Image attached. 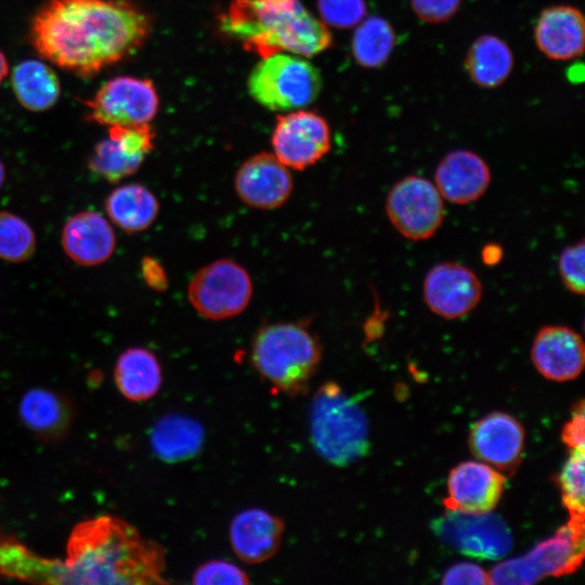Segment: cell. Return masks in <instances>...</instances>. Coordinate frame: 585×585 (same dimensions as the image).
I'll return each mask as SVG.
<instances>
[{
	"mask_svg": "<svg viewBox=\"0 0 585 585\" xmlns=\"http://www.w3.org/2000/svg\"><path fill=\"white\" fill-rule=\"evenodd\" d=\"M151 30L150 15L130 0H49L29 39L44 60L88 78L133 55Z\"/></svg>",
	"mask_w": 585,
	"mask_h": 585,
	"instance_id": "obj_1",
	"label": "cell"
},
{
	"mask_svg": "<svg viewBox=\"0 0 585 585\" xmlns=\"http://www.w3.org/2000/svg\"><path fill=\"white\" fill-rule=\"evenodd\" d=\"M166 557L127 521L99 516L77 523L67 540L63 584H164Z\"/></svg>",
	"mask_w": 585,
	"mask_h": 585,
	"instance_id": "obj_2",
	"label": "cell"
},
{
	"mask_svg": "<svg viewBox=\"0 0 585 585\" xmlns=\"http://www.w3.org/2000/svg\"><path fill=\"white\" fill-rule=\"evenodd\" d=\"M221 29L261 58L280 52L310 57L333 44L328 27L300 1L289 9L273 10L253 0H232L221 15Z\"/></svg>",
	"mask_w": 585,
	"mask_h": 585,
	"instance_id": "obj_3",
	"label": "cell"
},
{
	"mask_svg": "<svg viewBox=\"0 0 585 585\" xmlns=\"http://www.w3.org/2000/svg\"><path fill=\"white\" fill-rule=\"evenodd\" d=\"M321 359L320 340L299 322L266 324L252 339L255 369L274 389L290 396L306 392Z\"/></svg>",
	"mask_w": 585,
	"mask_h": 585,
	"instance_id": "obj_4",
	"label": "cell"
},
{
	"mask_svg": "<svg viewBox=\"0 0 585 585\" xmlns=\"http://www.w3.org/2000/svg\"><path fill=\"white\" fill-rule=\"evenodd\" d=\"M310 434L316 452L337 466L356 461L368 450L365 413L333 381L324 384L312 400Z\"/></svg>",
	"mask_w": 585,
	"mask_h": 585,
	"instance_id": "obj_5",
	"label": "cell"
},
{
	"mask_svg": "<svg viewBox=\"0 0 585 585\" xmlns=\"http://www.w3.org/2000/svg\"><path fill=\"white\" fill-rule=\"evenodd\" d=\"M247 87L263 107L287 112L314 102L322 89V77L308 60L280 52L261 58L251 70Z\"/></svg>",
	"mask_w": 585,
	"mask_h": 585,
	"instance_id": "obj_6",
	"label": "cell"
},
{
	"mask_svg": "<svg viewBox=\"0 0 585 585\" xmlns=\"http://www.w3.org/2000/svg\"><path fill=\"white\" fill-rule=\"evenodd\" d=\"M584 558V519L571 518L554 536L538 543L526 555L505 560L489 573L490 584L530 585L545 576L576 571Z\"/></svg>",
	"mask_w": 585,
	"mask_h": 585,
	"instance_id": "obj_7",
	"label": "cell"
},
{
	"mask_svg": "<svg viewBox=\"0 0 585 585\" xmlns=\"http://www.w3.org/2000/svg\"><path fill=\"white\" fill-rule=\"evenodd\" d=\"M252 280L238 262L222 258L196 271L187 285V300L203 317L223 321L240 314L252 297Z\"/></svg>",
	"mask_w": 585,
	"mask_h": 585,
	"instance_id": "obj_8",
	"label": "cell"
},
{
	"mask_svg": "<svg viewBox=\"0 0 585 585\" xmlns=\"http://www.w3.org/2000/svg\"><path fill=\"white\" fill-rule=\"evenodd\" d=\"M386 213L402 236L411 240H425L432 237L443 223V198L428 179L408 176L399 180L388 192Z\"/></svg>",
	"mask_w": 585,
	"mask_h": 585,
	"instance_id": "obj_9",
	"label": "cell"
},
{
	"mask_svg": "<svg viewBox=\"0 0 585 585\" xmlns=\"http://www.w3.org/2000/svg\"><path fill=\"white\" fill-rule=\"evenodd\" d=\"M84 105L87 118L101 126L142 125L156 116L159 96L151 79L118 76L103 83Z\"/></svg>",
	"mask_w": 585,
	"mask_h": 585,
	"instance_id": "obj_10",
	"label": "cell"
},
{
	"mask_svg": "<svg viewBox=\"0 0 585 585\" xmlns=\"http://www.w3.org/2000/svg\"><path fill=\"white\" fill-rule=\"evenodd\" d=\"M431 528L441 542L474 558L500 559L512 546L508 525L491 511L463 514L447 510L432 521Z\"/></svg>",
	"mask_w": 585,
	"mask_h": 585,
	"instance_id": "obj_11",
	"label": "cell"
},
{
	"mask_svg": "<svg viewBox=\"0 0 585 585\" xmlns=\"http://www.w3.org/2000/svg\"><path fill=\"white\" fill-rule=\"evenodd\" d=\"M271 144L281 162L289 169L303 170L329 152L330 128L317 113L294 110L277 117Z\"/></svg>",
	"mask_w": 585,
	"mask_h": 585,
	"instance_id": "obj_12",
	"label": "cell"
},
{
	"mask_svg": "<svg viewBox=\"0 0 585 585\" xmlns=\"http://www.w3.org/2000/svg\"><path fill=\"white\" fill-rule=\"evenodd\" d=\"M155 132L150 123L108 127L88 159L89 169L110 183L135 173L154 148Z\"/></svg>",
	"mask_w": 585,
	"mask_h": 585,
	"instance_id": "obj_13",
	"label": "cell"
},
{
	"mask_svg": "<svg viewBox=\"0 0 585 585\" xmlns=\"http://www.w3.org/2000/svg\"><path fill=\"white\" fill-rule=\"evenodd\" d=\"M424 300L438 316L456 320L469 314L482 298V284L468 266L457 262L433 265L422 283Z\"/></svg>",
	"mask_w": 585,
	"mask_h": 585,
	"instance_id": "obj_14",
	"label": "cell"
},
{
	"mask_svg": "<svg viewBox=\"0 0 585 585\" xmlns=\"http://www.w3.org/2000/svg\"><path fill=\"white\" fill-rule=\"evenodd\" d=\"M234 188L245 205L270 210L287 202L294 181L289 168L273 153L261 152L239 166L234 176Z\"/></svg>",
	"mask_w": 585,
	"mask_h": 585,
	"instance_id": "obj_15",
	"label": "cell"
},
{
	"mask_svg": "<svg viewBox=\"0 0 585 585\" xmlns=\"http://www.w3.org/2000/svg\"><path fill=\"white\" fill-rule=\"evenodd\" d=\"M505 477L483 461H464L447 477L446 510L485 514L498 504L505 489Z\"/></svg>",
	"mask_w": 585,
	"mask_h": 585,
	"instance_id": "obj_16",
	"label": "cell"
},
{
	"mask_svg": "<svg viewBox=\"0 0 585 585\" xmlns=\"http://www.w3.org/2000/svg\"><path fill=\"white\" fill-rule=\"evenodd\" d=\"M531 359L537 372L545 378L554 381L572 380L584 367V341L568 326H544L534 337Z\"/></svg>",
	"mask_w": 585,
	"mask_h": 585,
	"instance_id": "obj_17",
	"label": "cell"
},
{
	"mask_svg": "<svg viewBox=\"0 0 585 585\" xmlns=\"http://www.w3.org/2000/svg\"><path fill=\"white\" fill-rule=\"evenodd\" d=\"M469 445L481 461L499 469L515 468L524 448V430L512 416L494 412L473 424Z\"/></svg>",
	"mask_w": 585,
	"mask_h": 585,
	"instance_id": "obj_18",
	"label": "cell"
},
{
	"mask_svg": "<svg viewBox=\"0 0 585 585\" xmlns=\"http://www.w3.org/2000/svg\"><path fill=\"white\" fill-rule=\"evenodd\" d=\"M65 255L81 266L105 263L115 252L112 222L94 210H82L66 220L61 231Z\"/></svg>",
	"mask_w": 585,
	"mask_h": 585,
	"instance_id": "obj_19",
	"label": "cell"
},
{
	"mask_svg": "<svg viewBox=\"0 0 585 585\" xmlns=\"http://www.w3.org/2000/svg\"><path fill=\"white\" fill-rule=\"evenodd\" d=\"M491 183V170L477 153L455 150L447 153L434 171V185L443 199L467 205L481 198Z\"/></svg>",
	"mask_w": 585,
	"mask_h": 585,
	"instance_id": "obj_20",
	"label": "cell"
},
{
	"mask_svg": "<svg viewBox=\"0 0 585 585\" xmlns=\"http://www.w3.org/2000/svg\"><path fill=\"white\" fill-rule=\"evenodd\" d=\"M284 531L285 523L280 517L261 508H248L232 519L230 543L243 562L258 564L278 551Z\"/></svg>",
	"mask_w": 585,
	"mask_h": 585,
	"instance_id": "obj_21",
	"label": "cell"
},
{
	"mask_svg": "<svg viewBox=\"0 0 585 585\" xmlns=\"http://www.w3.org/2000/svg\"><path fill=\"white\" fill-rule=\"evenodd\" d=\"M538 50L554 61H570L582 55L585 21L580 9L559 4L544 9L534 25Z\"/></svg>",
	"mask_w": 585,
	"mask_h": 585,
	"instance_id": "obj_22",
	"label": "cell"
},
{
	"mask_svg": "<svg viewBox=\"0 0 585 585\" xmlns=\"http://www.w3.org/2000/svg\"><path fill=\"white\" fill-rule=\"evenodd\" d=\"M18 413L23 424L46 441L64 438L74 414L65 396L46 388L28 390L22 396Z\"/></svg>",
	"mask_w": 585,
	"mask_h": 585,
	"instance_id": "obj_23",
	"label": "cell"
},
{
	"mask_svg": "<svg viewBox=\"0 0 585 585\" xmlns=\"http://www.w3.org/2000/svg\"><path fill=\"white\" fill-rule=\"evenodd\" d=\"M114 380L118 391L129 401H146L155 396L161 387V366L148 349L128 348L116 360Z\"/></svg>",
	"mask_w": 585,
	"mask_h": 585,
	"instance_id": "obj_24",
	"label": "cell"
},
{
	"mask_svg": "<svg viewBox=\"0 0 585 585\" xmlns=\"http://www.w3.org/2000/svg\"><path fill=\"white\" fill-rule=\"evenodd\" d=\"M104 209L114 225L133 234L145 231L154 223L159 213V202L145 185L127 183L107 194Z\"/></svg>",
	"mask_w": 585,
	"mask_h": 585,
	"instance_id": "obj_25",
	"label": "cell"
},
{
	"mask_svg": "<svg viewBox=\"0 0 585 585\" xmlns=\"http://www.w3.org/2000/svg\"><path fill=\"white\" fill-rule=\"evenodd\" d=\"M150 441L153 452L164 461H182L200 451L204 428L188 416L168 414L154 424Z\"/></svg>",
	"mask_w": 585,
	"mask_h": 585,
	"instance_id": "obj_26",
	"label": "cell"
},
{
	"mask_svg": "<svg viewBox=\"0 0 585 585\" xmlns=\"http://www.w3.org/2000/svg\"><path fill=\"white\" fill-rule=\"evenodd\" d=\"M0 575L31 583L63 584V561L41 557L14 537L0 535Z\"/></svg>",
	"mask_w": 585,
	"mask_h": 585,
	"instance_id": "obj_27",
	"label": "cell"
},
{
	"mask_svg": "<svg viewBox=\"0 0 585 585\" xmlns=\"http://www.w3.org/2000/svg\"><path fill=\"white\" fill-rule=\"evenodd\" d=\"M514 63V54L503 39L494 35H482L470 46L464 64L476 84L492 89L507 80Z\"/></svg>",
	"mask_w": 585,
	"mask_h": 585,
	"instance_id": "obj_28",
	"label": "cell"
},
{
	"mask_svg": "<svg viewBox=\"0 0 585 585\" xmlns=\"http://www.w3.org/2000/svg\"><path fill=\"white\" fill-rule=\"evenodd\" d=\"M11 82L20 104L31 112L51 108L61 93L57 75L39 60H26L17 64L13 69Z\"/></svg>",
	"mask_w": 585,
	"mask_h": 585,
	"instance_id": "obj_29",
	"label": "cell"
},
{
	"mask_svg": "<svg viewBox=\"0 0 585 585\" xmlns=\"http://www.w3.org/2000/svg\"><path fill=\"white\" fill-rule=\"evenodd\" d=\"M392 25L380 16L364 17L352 35L351 52L356 63L366 68L385 65L395 47Z\"/></svg>",
	"mask_w": 585,
	"mask_h": 585,
	"instance_id": "obj_30",
	"label": "cell"
},
{
	"mask_svg": "<svg viewBox=\"0 0 585 585\" xmlns=\"http://www.w3.org/2000/svg\"><path fill=\"white\" fill-rule=\"evenodd\" d=\"M37 237L31 225L22 217L0 210V259L21 263L32 257Z\"/></svg>",
	"mask_w": 585,
	"mask_h": 585,
	"instance_id": "obj_31",
	"label": "cell"
},
{
	"mask_svg": "<svg viewBox=\"0 0 585 585\" xmlns=\"http://www.w3.org/2000/svg\"><path fill=\"white\" fill-rule=\"evenodd\" d=\"M584 448L571 450L558 482L561 499L571 518L584 519Z\"/></svg>",
	"mask_w": 585,
	"mask_h": 585,
	"instance_id": "obj_32",
	"label": "cell"
},
{
	"mask_svg": "<svg viewBox=\"0 0 585 585\" xmlns=\"http://www.w3.org/2000/svg\"><path fill=\"white\" fill-rule=\"evenodd\" d=\"M321 21L338 29L355 27L366 15L365 0H317Z\"/></svg>",
	"mask_w": 585,
	"mask_h": 585,
	"instance_id": "obj_33",
	"label": "cell"
},
{
	"mask_svg": "<svg viewBox=\"0 0 585 585\" xmlns=\"http://www.w3.org/2000/svg\"><path fill=\"white\" fill-rule=\"evenodd\" d=\"M585 245L580 240L566 247L558 259L559 275L567 289L575 295L585 290Z\"/></svg>",
	"mask_w": 585,
	"mask_h": 585,
	"instance_id": "obj_34",
	"label": "cell"
},
{
	"mask_svg": "<svg viewBox=\"0 0 585 585\" xmlns=\"http://www.w3.org/2000/svg\"><path fill=\"white\" fill-rule=\"evenodd\" d=\"M192 581L197 585H244L249 584L248 574L236 564L225 560H209L193 573Z\"/></svg>",
	"mask_w": 585,
	"mask_h": 585,
	"instance_id": "obj_35",
	"label": "cell"
},
{
	"mask_svg": "<svg viewBox=\"0 0 585 585\" xmlns=\"http://www.w3.org/2000/svg\"><path fill=\"white\" fill-rule=\"evenodd\" d=\"M461 0H411V8L422 22L444 23L458 11Z\"/></svg>",
	"mask_w": 585,
	"mask_h": 585,
	"instance_id": "obj_36",
	"label": "cell"
},
{
	"mask_svg": "<svg viewBox=\"0 0 585 585\" xmlns=\"http://www.w3.org/2000/svg\"><path fill=\"white\" fill-rule=\"evenodd\" d=\"M443 584H490L489 573L480 566L471 562H458L445 571L442 577Z\"/></svg>",
	"mask_w": 585,
	"mask_h": 585,
	"instance_id": "obj_37",
	"label": "cell"
},
{
	"mask_svg": "<svg viewBox=\"0 0 585 585\" xmlns=\"http://www.w3.org/2000/svg\"><path fill=\"white\" fill-rule=\"evenodd\" d=\"M584 403L576 406L571 419L563 426L561 439L571 450L584 448Z\"/></svg>",
	"mask_w": 585,
	"mask_h": 585,
	"instance_id": "obj_38",
	"label": "cell"
},
{
	"mask_svg": "<svg viewBox=\"0 0 585 585\" xmlns=\"http://www.w3.org/2000/svg\"><path fill=\"white\" fill-rule=\"evenodd\" d=\"M142 277L146 285L157 291L165 290L168 286V276L158 260L144 257L141 263Z\"/></svg>",
	"mask_w": 585,
	"mask_h": 585,
	"instance_id": "obj_39",
	"label": "cell"
},
{
	"mask_svg": "<svg viewBox=\"0 0 585 585\" xmlns=\"http://www.w3.org/2000/svg\"><path fill=\"white\" fill-rule=\"evenodd\" d=\"M503 257V249L498 244L490 243L485 245L481 251L482 261L486 265H495L499 263Z\"/></svg>",
	"mask_w": 585,
	"mask_h": 585,
	"instance_id": "obj_40",
	"label": "cell"
},
{
	"mask_svg": "<svg viewBox=\"0 0 585 585\" xmlns=\"http://www.w3.org/2000/svg\"><path fill=\"white\" fill-rule=\"evenodd\" d=\"M258 5L265 9L283 10L292 8L299 0H253Z\"/></svg>",
	"mask_w": 585,
	"mask_h": 585,
	"instance_id": "obj_41",
	"label": "cell"
},
{
	"mask_svg": "<svg viewBox=\"0 0 585 585\" xmlns=\"http://www.w3.org/2000/svg\"><path fill=\"white\" fill-rule=\"evenodd\" d=\"M9 72V64L5 55L0 50V84Z\"/></svg>",
	"mask_w": 585,
	"mask_h": 585,
	"instance_id": "obj_42",
	"label": "cell"
},
{
	"mask_svg": "<svg viewBox=\"0 0 585 585\" xmlns=\"http://www.w3.org/2000/svg\"><path fill=\"white\" fill-rule=\"evenodd\" d=\"M5 182V167L0 159V190L2 188L3 184Z\"/></svg>",
	"mask_w": 585,
	"mask_h": 585,
	"instance_id": "obj_43",
	"label": "cell"
}]
</instances>
